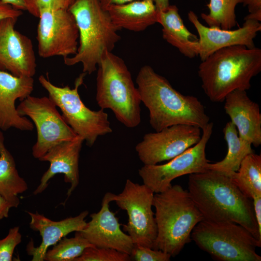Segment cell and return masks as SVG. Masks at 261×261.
I'll use <instances>...</instances> for the list:
<instances>
[{"instance_id": "15", "label": "cell", "mask_w": 261, "mask_h": 261, "mask_svg": "<svg viewBox=\"0 0 261 261\" xmlns=\"http://www.w3.org/2000/svg\"><path fill=\"white\" fill-rule=\"evenodd\" d=\"M188 15L199 35L198 56L201 61L224 47L238 45L250 48L255 47L254 39L261 30V22L256 20L244 19L241 27L236 29H224L203 25L193 11H189Z\"/></svg>"}, {"instance_id": "1", "label": "cell", "mask_w": 261, "mask_h": 261, "mask_svg": "<svg viewBox=\"0 0 261 261\" xmlns=\"http://www.w3.org/2000/svg\"><path fill=\"white\" fill-rule=\"evenodd\" d=\"M188 190L203 220L237 223L261 241L253 202L230 176L209 169L191 174Z\"/></svg>"}, {"instance_id": "23", "label": "cell", "mask_w": 261, "mask_h": 261, "mask_svg": "<svg viewBox=\"0 0 261 261\" xmlns=\"http://www.w3.org/2000/svg\"><path fill=\"white\" fill-rule=\"evenodd\" d=\"M223 132L227 144V154L220 161L208 163L206 168L230 176L238 171L245 157L254 151L251 144L239 137L235 126L231 121L227 123Z\"/></svg>"}, {"instance_id": "28", "label": "cell", "mask_w": 261, "mask_h": 261, "mask_svg": "<svg viewBox=\"0 0 261 261\" xmlns=\"http://www.w3.org/2000/svg\"><path fill=\"white\" fill-rule=\"evenodd\" d=\"M130 256L116 250L91 246L86 248L74 261H129Z\"/></svg>"}, {"instance_id": "35", "label": "cell", "mask_w": 261, "mask_h": 261, "mask_svg": "<svg viewBox=\"0 0 261 261\" xmlns=\"http://www.w3.org/2000/svg\"><path fill=\"white\" fill-rule=\"evenodd\" d=\"M253 209L260 233L261 234V196H258L252 199Z\"/></svg>"}, {"instance_id": "32", "label": "cell", "mask_w": 261, "mask_h": 261, "mask_svg": "<svg viewBox=\"0 0 261 261\" xmlns=\"http://www.w3.org/2000/svg\"><path fill=\"white\" fill-rule=\"evenodd\" d=\"M242 3L247 7L249 12L244 19L261 21V0H242Z\"/></svg>"}, {"instance_id": "3", "label": "cell", "mask_w": 261, "mask_h": 261, "mask_svg": "<svg viewBox=\"0 0 261 261\" xmlns=\"http://www.w3.org/2000/svg\"><path fill=\"white\" fill-rule=\"evenodd\" d=\"M261 71V49L244 45L220 49L200 63L198 73L209 100L223 102L235 90H248L251 80Z\"/></svg>"}, {"instance_id": "33", "label": "cell", "mask_w": 261, "mask_h": 261, "mask_svg": "<svg viewBox=\"0 0 261 261\" xmlns=\"http://www.w3.org/2000/svg\"><path fill=\"white\" fill-rule=\"evenodd\" d=\"M22 14V11L16 9L0 0V21L7 18L18 19Z\"/></svg>"}, {"instance_id": "22", "label": "cell", "mask_w": 261, "mask_h": 261, "mask_svg": "<svg viewBox=\"0 0 261 261\" xmlns=\"http://www.w3.org/2000/svg\"><path fill=\"white\" fill-rule=\"evenodd\" d=\"M157 23L162 26V37L167 43L185 57L198 56V38L186 28L176 5L158 11Z\"/></svg>"}, {"instance_id": "7", "label": "cell", "mask_w": 261, "mask_h": 261, "mask_svg": "<svg viewBox=\"0 0 261 261\" xmlns=\"http://www.w3.org/2000/svg\"><path fill=\"white\" fill-rule=\"evenodd\" d=\"M191 238L202 250L219 261H261L256 248L261 246L246 229L233 222L203 220L193 229Z\"/></svg>"}, {"instance_id": "17", "label": "cell", "mask_w": 261, "mask_h": 261, "mask_svg": "<svg viewBox=\"0 0 261 261\" xmlns=\"http://www.w3.org/2000/svg\"><path fill=\"white\" fill-rule=\"evenodd\" d=\"M34 88L33 77L16 76L0 68V129L6 131L11 128L31 131L33 123L17 113L15 102L30 95Z\"/></svg>"}, {"instance_id": "26", "label": "cell", "mask_w": 261, "mask_h": 261, "mask_svg": "<svg viewBox=\"0 0 261 261\" xmlns=\"http://www.w3.org/2000/svg\"><path fill=\"white\" fill-rule=\"evenodd\" d=\"M240 3L242 0H209V12L201 17L209 27L231 29L237 24L235 8Z\"/></svg>"}, {"instance_id": "16", "label": "cell", "mask_w": 261, "mask_h": 261, "mask_svg": "<svg viewBox=\"0 0 261 261\" xmlns=\"http://www.w3.org/2000/svg\"><path fill=\"white\" fill-rule=\"evenodd\" d=\"M110 203L106 193L100 210L90 215L91 220L79 232L95 246L112 248L130 255L134 244L130 236L121 230L116 213L110 210Z\"/></svg>"}, {"instance_id": "18", "label": "cell", "mask_w": 261, "mask_h": 261, "mask_svg": "<svg viewBox=\"0 0 261 261\" xmlns=\"http://www.w3.org/2000/svg\"><path fill=\"white\" fill-rule=\"evenodd\" d=\"M84 142V139L77 135L72 140L55 145L39 159L40 161L49 162L50 166L43 174L34 194L43 192L51 178L57 174H62L64 175L65 182L70 184L67 193L69 197L79 184V160Z\"/></svg>"}, {"instance_id": "34", "label": "cell", "mask_w": 261, "mask_h": 261, "mask_svg": "<svg viewBox=\"0 0 261 261\" xmlns=\"http://www.w3.org/2000/svg\"><path fill=\"white\" fill-rule=\"evenodd\" d=\"M12 207L15 206L0 192V219L8 217L9 210Z\"/></svg>"}, {"instance_id": "38", "label": "cell", "mask_w": 261, "mask_h": 261, "mask_svg": "<svg viewBox=\"0 0 261 261\" xmlns=\"http://www.w3.org/2000/svg\"><path fill=\"white\" fill-rule=\"evenodd\" d=\"M158 11L165 10L170 4L169 0H153Z\"/></svg>"}, {"instance_id": "14", "label": "cell", "mask_w": 261, "mask_h": 261, "mask_svg": "<svg viewBox=\"0 0 261 261\" xmlns=\"http://www.w3.org/2000/svg\"><path fill=\"white\" fill-rule=\"evenodd\" d=\"M17 19L0 21V68L16 76L33 77L37 63L31 40L15 29Z\"/></svg>"}, {"instance_id": "11", "label": "cell", "mask_w": 261, "mask_h": 261, "mask_svg": "<svg viewBox=\"0 0 261 261\" xmlns=\"http://www.w3.org/2000/svg\"><path fill=\"white\" fill-rule=\"evenodd\" d=\"M213 123L202 130L200 141L194 146L162 164L144 165L138 170L143 184L154 193L163 192L172 186V181L181 176L206 171L209 161L205 148L213 132Z\"/></svg>"}, {"instance_id": "39", "label": "cell", "mask_w": 261, "mask_h": 261, "mask_svg": "<svg viewBox=\"0 0 261 261\" xmlns=\"http://www.w3.org/2000/svg\"><path fill=\"white\" fill-rule=\"evenodd\" d=\"M69 6L74 1V0H67Z\"/></svg>"}, {"instance_id": "8", "label": "cell", "mask_w": 261, "mask_h": 261, "mask_svg": "<svg viewBox=\"0 0 261 261\" xmlns=\"http://www.w3.org/2000/svg\"><path fill=\"white\" fill-rule=\"evenodd\" d=\"M87 74L82 72L76 79L74 87H60L52 84L41 75L39 81L46 90L49 98L59 107L66 123L76 135L81 137L86 145L91 147L99 136L112 132L108 114L102 109L94 111L87 107L78 93Z\"/></svg>"}, {"instance_id": "2", "label": "cell", "mask_w": 261, "mask_h": 261, "mask_svg": "<svg viewBox=\"0 0 261 261\" xmlns=\"http://www.w3.org/2000/svg\"><path fill=\"white\" fill-rule=\"evenodd\" d=\"M136 83L155 131L177 124L194 125L202 130L210 122L204 105L197 97L176 90L150 66L141 68Z\"/></svg>"}, {"instance_id": "36", "label": "cell", "mask_w": 261, "mask_h": 261, "mask_svg": "<svg viewBox=\"0 0 261 261\" xmlns=\"http://www.w3.org/2000/svg\"><path fill=\"white\" fill-rule=\"evenodd\" d=\"M4 3L12 6L16 9L21 11H26V8L24 0H1Z\"/></svg>"}, {"instance_id": "31", "label": "cell", "mask_w": 261, "mask_h": 261, "mask_svg": "<svg viewBox=\"0 0 261 261\" xmlns=\"http://www.w3.org/2000/svg\"><path fill=\"white\" fill-rule=\"evenodd\" d=\"M26 11L39 18L40 12L45 9L68 8L67 0H24Z\"/></svg>"}, {"instance_id": "27", "label": "cell", "mask_w": 261, "mask_h": 261, "mask_svg": "<svg viewBox=\"0 0 261 261\" xmlns=\"http://www.w3.org/2000/svg\"><path fill=\"white\" fill-rule=\"evenodd\" d=\"M94 246L79 232H75L72 238L63 237L51 249L47 250L44 261H74L87 247Z\"/></svg>"}, {"instance_id": "13", "label": "cell", "mask_w": 261, "mask_h": 261, "mask_svg": "<svg viewBox=\"0 0 261 261\" xmlns=\"http://www.w3.org/2000/svg\"><path fill=\"white\" fill-rule=\"evenodd\" d=\"M201 130L194 125L177 124L146 133L135 151L144 165L169 161L197 144L202 137Z\"/></svg>"}, {"instance_id": "9", "label": "cell", "mask_w": 261, "mask_h": 261, "mask_svg": "<svg viewBox=\"0 0 261 261\" xmlns=\"http://www.w3.org/2000/svg\"><path fill=\"white\" fill-rule=\"evenodd\" d=\"M110 202H114L127 212L128 222L123 230L134 246L153 247L157 234L154 213L152 210L154 192L145 184L128 179L118 194L107 192Z\"/></svg>"}, {"instance_id": "10", "label": "cell", "mask_w": 261, "mask_h": 261, "mask_svg": "<svg viewBox=\"0 0 261 261\" xmlns=\"http://www.w3.org/2000/svg\"><path fill=\"white\" fill-rule=\"evenodd\" d=\"M49 97L29 96L16 107L21 116H28L37 129V141L32 148L34 158L39 160L51 148L77 135L58 112Z\"/></svg>"}, {"instance_id": "24", "label": "cell", "mask_w": 261, "mask_h": 261, "mask_svg": "<svg viewBox=\"0 0 261 261\" xmlns=\"http://www.w3.org/2000/svg\"><path fill=\"white\" fill-rule=\"evenodd\" d=\"M27 189L26 182L19 175L14 159L5 145L0 129V192L17 207L20 202L18 195Z\"/></svg>"}, {"instance_id": "30", "label": "cell", "mask_w": 261, "mask_h": 261, "mask_svg": "<svg viewBox=\"0 0 261 261\" xmlns=\"http://www.w3.org/2000/svg\"><path fill=\"white\" fill-rule=\"evenodd\" d=\"M130 256L135 261H169L172 257L160 250L134 245Z\"/></svg>"}, {"instance_id": "29", "label": "cell", "mask_w": 261, "mask_h": 261, "mask_svg": "<svg viewBox=\"0 0 261 261\" xmlns=\"http://www.w3.org/2000/svg\"><path fill=\"white\" fill-rule=\"evenodd\" d=\"M21 241L19 227L11 228L7 235L0 239V261H11L14 249Z\"/></svg>"}, {"instance_id": "21", "label": "cell", "mask_w": 261, "mask_h": 261, "mask_svg": "<svg viewBox=\"0 0 261 261\" xmlns=\"http://www.w3.org/2000/svg\"><path fill=\"white\" fill-rule=\"evenodd\" d=\"M106 10L119 29L140 32L157 23L158 11L153 0H138L111 5Z\"/></svg>"}, {"instance_id": "6", "label": "cell", "mask_w": 261, "mask_h": 261, "mask_svg": "<svg viewBox=\"0 0 261 261\" xmlns=\"http://www.w3.org/2000/svg\"><path fill=\"white\" fill-rule=\"evenodd\" d=\"M97 70L96 100L99 106L111 110L125 127L138 126L141 120V100L124 60L107 51Z\"/></svg>"}, {"instance_id": "4", "label": "cell", "mask_w": 261, "mask_h": 261, "mask_svg": "<svg viewBox=\"0 0 261 261\" xmlns=\"http://www.w3.org/2000/svg\"><path fill=\"white\" fill-rule=\"evenodd\" d=\"M79 31L76 53L64 58L65 65L81 63L83 72L90 74L96 71L104 53L112 52L120 40L119 29L112 22L100 0H74L69 6Z\"/></svg>"}, {"instance_id": "25", "label": "cell", "mask_w": 261, "mask_h": 261, "mask_svg": "<svg viewBox=\"0 0 261 261\" xmlns=\"http://www.w3.org/2000/svg\"><path fill=\"white\" fill-rule=\"evenodd\" d=\"M239 189L248 198L261 196V155L254 152L242 161L238 171L230 176Z\"/></svg>"}, {"instance_id": "5", "label": "cell", "mask_w": 261, "mask_h": 261, "mask_svg": "<svg viewBox=\"0 0 261 261\" xmlns=\"http://www.w3.org/2000/svg\"><path fill=\"white\" fill-rule=\"evenodd\" d=\"M153 206L157 234L152 248L175 257L190 242L191 232L203 218L188 190L179 185L154 193Z\"/></svg>"}, {"instance_id": "37", "label": "cell", "mask_w": 261, "mask_h": 261, "mask_svg": "<svg viewBox=\"0 0 261 261\" xmlns=\"http://www.w3.org/2000/svg\"><path fill=\"white\" fill-rule=\"evenodd\" d=\"M138 0H100L102 7L106 9L111 5L122 4Z\"/></svg>"}, {"instance_id": "20", "label": "cell", "mask_w": 261, "mask_h": 261, "mask_svg": "<svg viewBox=\"0 0 261 261\" xmlns=\"http://www.w3.org/2000/svg\"><path fill=\"white\" fill-rule=\"evenodd\" d=\"M28 213L31 218L30 227L39 232L42 239L41 244L37 247L32 242L27 246V252L32 257V261H44L48 247L56 245L68 234L82 231L86 225L85 218L88 214V211L85 210L75 217L54 221L37 212Z\"/></svg>"}, {"instance_id": "12", "label": "cell", "mask_w": 261, "mask_h": 261, "mask_svg": "<svg viewBox=\"0 0 261 261\" xmlns=\"http://www.w3.org/2000/svg\"><path fill=\"white\" fill-rule=\"evenodd\" d=\"M39 18L36 39L41 57L61 56L64 58L76 53L79 31L68 8L43 9Z\"/></svg>"}, {"instance_id": "19", "label": "cell", "mask_w": 261, "mask_h": 261, "mask_svg": "<svg viewBox=\"0 0 261 261\" xmlns=\"http://www.w3.org/2000/svg\"><path fill=\"white\" fill-rule=\"evenodd\" d=\"M226 113L235 126L240 138L257 147L261 145V114L259 104L246 91L235 90L225 97Z\"/></svg>"}]
</instances>
